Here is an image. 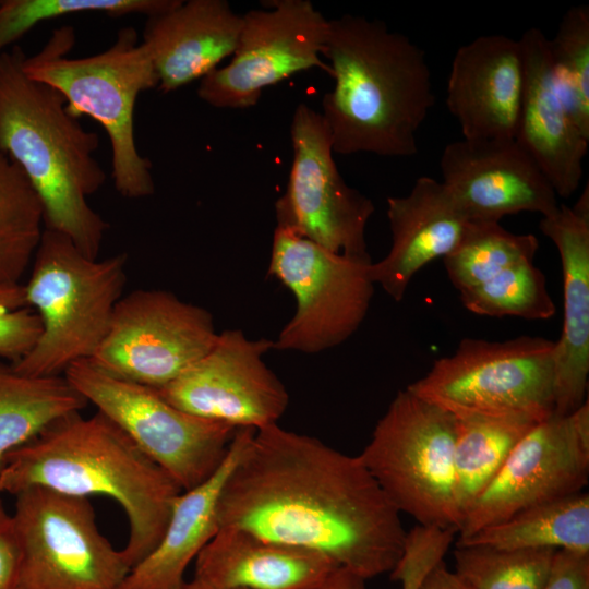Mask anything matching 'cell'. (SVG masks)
<instances>
[{
    "label": "cell",
    "instance_id": "1",
    "mask_svg": "<svg viewBox=\"0 0 589 589\" xmlns=\"http://www.w3.org/2000/svg\"><path fill=\"white\" fill-rule=\"evenodd\" d=\"M399 514L358 456L277 423L249 438L217 505L219 528L318 552L366 580L400 556Z\"/></svg>",
    "mask_w": 589,
    "mask_h": 589
},
{
    "label": "cell",
    "instance_id": "2",
    "mask_svg": "<svg viewBox=\"0 0 589 589\" xmlns=\"http://www.w3.org/2000/svg\"><path fill=\"white\" fill-rule=\"evenodd\" d=\"M322 56L335 85L321 112L341 155L409 157L435 104L424 51L383 21L346 14L328 21Z\"/></svg>",
    "mask_w": 589,
    "mask_h": 589
},
{
    "label": "cell",
    "instance_id": "3",
    "mask_svg": "<svg viewBox=\"0 0 589 589\" xmlns=\"http://www.w3.org/2000/svg\"><path fill=\"white\" fill-rule=\"evenodd\" d=\"M44 486L79 497L104 495L123 508L130 534L122 554L132 569L160 541L183 492L115 422L97 411L59 419L12 452L0 493Z\"/></svg>",
    "mask_w": 589,
    "mask_h": 589
},
{
    "label": "cell",
    "instance_id": "4",
    "mask_svg": "<svg viewBox=\"0 0 589 589\" xmlns=\"http://www.w3.org/2000/svg\"><path fill=\"white\" fill-rule=\"evenodd\" d=\"M25 57L17 46L0 55V154L27 178L41 204L45 228L65 235L97 259L109 227L87 201L106 181L94 157L98 134L68 111L59 91L25 74Z\"/></svg>",
    "mask_w": 589,
    "mask_h": 589
},
{
    "label": "cell",
    "instance_id": "5",
    "mask_svg": "<svg viewBox=\"0 0 589 589\" xmlns=\"http://www.w3.org/2000/svg\"><path fill=\"white\" fill-rule=\"evenodd\" d=\"M74 44L73 27L53 29L37 53L24 58L25 74L59 91L72 116L85 115L101 124L110 141L113 184L121 196L154 194L152 163L140 154L134 134L137 97L158 86L146 48L131 26L120 28L113 44L94 56L70 58Z\"/></svg>",
    "mask_w": 589,
    "mask_h": 589
},
{
    "label": "cell",
    "instance_id": "6",
    "mask_svg": "<svg viewBox=\"0 0 589 589\" xmlns=\"http://www.w3.org/2000/svg\"><path fill=\"white\" fill-rule=\"evenodd\" d=\"M128 255L92 259L65 235L45 228L25 288L41 333L15 371L28 376L62 375L89 360L104 341L127 283Z\"/></svg>",
    "mask_w": 589,
    "mask_h": 589
},
{
    "label": "cell",
    "instance_id": "7",
    "mask_svg": "<svg viewBox=\"0 0 589 589\" xmlns=\"http://www.w3.org/2000/svg\"><path fill=\"white\" fill-rule=\"evenodd\" d=\"M454 446V416L405 388L358 457L399 513L458 532Z\"/></svg>",
    "mask_w": 589,
    "mask_h": 589
},
{
    "label": "cell",
    "instance_id": "8",
    "mask_svg": "<svg viewBox=\"0 0 589 589\" xmlns=\"http://www.w3.org/2000/svg\"><path fill=\"white\" fill-rule=\"evenodd\" d=\"M555 341L519 336L504 341L464 338L450 356L406 388L454 417L554 410Z\"/></svg>",
    "mask_w": 589,
    "mask_h": 589
},
{
    "label": "cell",
    "instance_id": "9",
    "mask_svg": "<svg viewBox=\"0 0 589 589\" xmlns=\"http://www.w3.org/2000/svg\"><path fill=\"white\" fill-rule=\"evenodd\" d=\"M64 375L182 491L217 471L239 429L188 413L165 400L157 389L111 376L89 360L71 364Z\"/></svg>",
    "mask_w": 589,
    "mask_h": 589
},
{
    "label": "cell",
    "instance_id": "10",
    "mask_svg": "<svg viewBox=\"0 0 589 589\" xmlns=\"http://www.w3.org/2000/svg\"><path fill=\"white\" fill-rule=\"evenodd\" d=\"M15 496L20 589H122L131 568L99 532L88 498L44 486Z\"/></svg>",
    "mask_w": 589,
    "mask_h": 589
},
{
    "label": "cell",
    "instance_id": "11",
    "mask_svg": "<svg viewBox=\"0 0 589 589\" xmlns=\"http://www.w3.org/2000/svg\"><path fill=\"white\" fill-rule=\"evenodd\" d=\"M371 264L333 253L276 225L267 275L292 292L296 312L273 349L318 353L351 337L374 293Z\"/></svg>",
    "mask_w": 589,
    "mask_h": 589
},
{
    "label": "cell",
    "instance_id": "12",
    "mask_svg": "<svg viewBox=\"0 0 589 589\" xmlns=\"http://www.w3.org/2000/svg\"><path fill=\"white\" fill-rule=\"evenodd\" d=\"M217 335L207 310L166 290L139 289L118 301L89 361L111 376L160 389L205 356Z\"/></svg>",
    "mask_w": 589,
    "mask_h": 589
},
{
    "label": "cell",
    "instance_id": "13",
    "mask_svg": "<svg viewBox=\"0 0 589 589\" xmlns=\"http://www.w3.org/2000/svg\"><path fill=\"white\" fill-rule=\"evenodd\" d=\"M290 135L292 163L286 191L275 205L277 225L333 253L371 260L365 228L374 204L349 187L338 171L321 112L299 104Z\"/></svg>",
    "mask_w": 589,
    "mask_h": 589
},
{
    "label": "cell",
    "instance_id": "14",
    "mask_svg": "<svg viewBox=\"0 0 589 589\" xmlns=\"http://www.w3.org/2000/svg\"><path fill=\"white\" fill-rule=\"evenodd\" d=\"M267 10L242 15V28L231 61L201 80L197 96L223 109L257 104L264 88L317 68L330 75L322 50L328 20L309 0H275Z\"/></svg>",
    "mask_w": 589,
    "mask_h": 589
},
{
    "label": "cell",
    "instance_id": "15",
    "mask_svg": "<svg viewBox=\"0 0 589 589\" xmlns=\"http://www.w3.org/2000/svg\"><path fill=\"white\" fill-rule=\"evenodd\" d=\"M589 477L588 399L568 416L552 413L514 448L464 515L458 539L549 501L582 492Z\"/></svg>",
    "mask_w": 589,
    "mask_h": 589
},
{
    "label": "cell",
    "instance_id": "16",
    "mask_svg": "<svg viewBox=\"0 0 589 589\" xmlns=\"http://www.w3.org/2000/svg\"><path fill=\"white\" fill-rule=\"evenodd\" d=\"M273 345L226 329L205 356L157 390L172 406L204 419L255 430L275 424L289 395L263 360Z\"/></svg>",
    "mask_w": 589,
    "mask_h": 589
},
{
    "label": "cell",
    "instance_id": "17",
    "mask_svg": "<svg viewBox=\"0 0 589 589\" xmlns=\"http://www.w3.org/2000/svg\"><path fill=\"white\" fill-rule=\"evenodd\" d=\"M442 182L470 221L500 223L509 215L554 213L557 195L515 139H461L447 144Z\"/></svg>",
    "mask_w": 589,
    "mask_h": 589
},
{
    "label": "cell",
    "instance_id": "18",
    "mask_svg": "<svg viewBox=\"0 0 589 589\" xmlns=\"http://www.w3.org/2000/svg\"><path fill=\"white\" fill-rule=\"evenodd\" d=\"M525 89L519 39L482 35L460 46L450 64L446 106L462 139H514Z\"/></svg>",
    "mask_w": 589,
    "mask_h": 589
},
{
    "label": "cell",
    "instance_id": "19",
    "mask_svg": "<svg viewBox=\"0 0 589 589\" xmlns=\"http://www.w3.org/2000/svg\"><path fill=\"white\" fill-rule=\"evenodd\" d=\"M525 89L515 140L533 159L557 196L579 188L589 139L576 124L554 77L549 38L536 27L519 38Z\"/></svg>",
    "mask_w": 589,
    "mask_h": 589
},
{
    "label": "cell",
    "instance_id": "20",
    "mask_svg": "<svg viewBox=\"0 0 589 589\" xmlns=\"http://www.w3.org/2000/svg\"><path fill=\"white\" fill-rule=\"evenodd\" d=\"M541 232L556 247L563 273L564 318L554 353V410L568 416L586 399L589 375V190L573 206L541 217Z\"/></svg>",
    "mask_w": 589,
    "mask_h": 589
},
{
    "label": "cell",
    "instance_id": "21",
    "mask_svg": "<svg viewBox=\"0 0 589 589\" xmlns=\"http://www.w3.org/2000/svg\"><path fill=\"white\" fill-rule=\"evenodd\" d=\"M392 245L371 264V278L399 302L413 276L435 259H444L461 241L470 220L442 181L419 177L410 192L387 199Z\"/></svg>",
    "mask_w": 589,
    "mask_h": 589
},
{
    "label": "cell",
    "instance_id": "22",
    "mask_svg": "<svg viewBox=\"0 0 589 589\" xmlns=\"http://www.w3.org/2000/svg\"><path fill=\"white\" fill-rule=\"evenodd\" d=\"M242 15L225 0L181 1L147 17L142 44L163 93L203 79L237 49Z\"/></svg>",
    "mask_w": 589,
    "mask_h": 589
},
{
    "label": "cell",
    "instance_id": "23",
    "mask_svg": "<svg viewBox=\"0 0 589 589\" xmlns=\"http://www.w3.org/2000/svg\"><path fill=\"white\" fill-rule=\"evenodd\" d=\"M337 567L318 552L219 528L196 556L193 578L219 589H306Z\"/></svg>",
    "mask_w": 589,
    "mask_h": 589
},
{
    "label": "cell",
    "instance_id": "24",
    "mask_svg": "<svg viewBox=\"0 0 589 589\" xmlns=\"http://www.w3.org/2000/svg\"><path fill=\"white\" fill-rule=\"evenodd\" d=\"M254 432L252 428H239L217 471L177 496L160 541L130 570L122 589H182L187 567L219 530L220 491Z\"/></svg>",
    "mask_w": 589,
    "mask_h": 589
},
{
    "label": "cell",
    "instance_id": "25",
    "mask_svg": "<svg viewBox=\"0 0 589 589\" xmlns=\"http://www.w3.org/2000/svg\"><path fill=\"white\" fill-rule=\"evenodd\" d=\"M454 418L455 490L464 518L518 443L543 419L519 412L469 413Z\"/></svg>",
    "mask_w": 589,
    "mask_h": 589
},
{
    "label": "cell",
    "instance_id": "26",
    "mask_svg": "<svg viewBox=\"0 0 589 589\" xmlns=\"http://www.w3.org/2000/svg\"><path fill=\"white\" fill-rule=\"evenodd\" d=\"M87 404L64 374L28 376L0 361V471L12 452Z\"/></svg>",
    "mask_w": 589,
    "mask_h": 589
},
{
    "label": "cell",
    "instance_id": "27",
    "mask_svg": "<svg viewBox=\"0 0 589 589\" xmlns=\"http://www.w3.org/2000/svg\"><path fill=\"white\" fill-rule=\"evenodd\" d=\"M456 545L589 553V495L578 492L525 508L504 521L456 540Z\"/></svg>",
    "mask_w": 589,
    "mask_h": 589
},
{
    "label": "cell",
    "instance_id": "28",
    "mask_svg": "<svg viewBox=\"0 0 589 589\" xmlns=\"http://www.w3.org/2000/svg\"><path fill=\"white\" fill-rule=\"evenodd\" d=\"M43 208L21 168L0 154V283H20L43 235Z\"/></svg>",
    "mask_w": 589,
    "mask_h": 589
},
{
    "label": "cell",
    "instance_id": "29",
    "mask_svg": "<svg viewBox=\"0 0 589 589\" xmlns=\"http://www.w3.org/2000/svg\"><path fill=\"white\" fill-rule=\"evenodd\" d=\"M538 249V238L532 233H513L500 223L471 221L459 244L443 262L450 283L460 291L512 265L533 262Z\"/></svg>",
    "mask_w": 589,
    "mask_h": 589
},
{
    "label": "cell",
    "instance_id": "30",
    "mask_svg": "<svg viewBox=\"0 0 589 589\" xmlns=\"http://www.w3.org/2000/svg\"><path fill=\"white\" fill-rule=\"evenodd\" d=\"M459 296L468 311L483 316L540 321L556 312L545 276L533 262L512 265L478 286L460 290Z\"/></svg>",
    "mask_w": 589,
    "mask_h": 589
},
{
    "label": "cell",
    "instance_id": "31",
    "mask_svg": "<svg viewBox=\"0 0 589 589\" xmlns=\"http://www.w3.org/2000/svg\"><path fill=\"white\" fill-rule=\"evenodd\" d=\"M554 549L455 545V573L473 589H542Z\"/></svg>",
    "mask_w": 589,
    "mask_h": 589
},
{
    "label": "cell",
    "instance_id": "32",
    "mask_svg": "<svg viewBox=\"0 0 589 589\" xmlns=\"http://www.w3.org/2000/svg\"><path fill=\"white\" fill-rule=\"evenodd\" d=\"M552 69L580 131L589 139V7L573 5L549 39Z\"/></svg>",
    "mask_w": 589,
    "mask_h": 589
},
{
    "label": "cell",
    "instance_id": "33",
    "mask_svg": "<svg viewBox=\"0 0 589 589\" xmlns=\"http://www.w3.org/2000/svg\"><path fill=\"white\" fill-rule=\"evenodd\" d=\"M181 0H3L0 1V55L35 25L77 13L147 17L176 8Z\"/></svg>",
    "mask_w": 589,
    "mask_h": 589
},
{
    "label": "cell",
    "instance_id": "34",
    "mask_svg": "<svg viewBox=\"0 0 589 589\" xmlns=\"http://www.w3.org/2000/svg\"><path fill=\"white\" fill-rule=\"evenodd\" d=\"M456 530L418 524L406 531L400 556L390 570L401 589H420L428 576L443 563L455 541Z\"/></svg>",
    "mask_w": 589,
    "mask_h": 589
},
{
    "label": "cell",
    "instance_id": "35",
    "mask_svg": "<svg viewBox=\"0 0 589 589\" xmlns=\"http://www.w3.org/2000/svg\"><path fill=\"white\" fill-rule=\"evenodd\" d=\"M40 333V318L27 305L24 285L0 283V358L16 363L32 350Z\"/></svg>",
    "mask_w": 589,
    "mask_h": 589
},
{
    "label": "cell",
    "instance_id": "36",
    "mask_svg": "<svg viewBox=\"0 0 589 589\" xmlns=\"http://www.w3.org/2000/svg\"><path fill=\"white\" fill-rule=\"evenodd\" d=\"M542 589H589V553L556 550Z\"/></svg>",
    "mask_w": 589,
    "mask_h": 589
},
{
    "label": "cell",
    "instance_id": "37",
    "mask_svg": "<svg viewBox=\"0 0 589 589\" xmlns=\"http://www.w3.org/2000/svg\"><path fill=\"white\" fill-rule=\"evenodd\" d=\"M21 555L12 514L0 500V589H20Z\"/></svg>",
    "mask_w": 589,
    "mask_h": 589
},
{
    "label": "cell",
    "instance_id": "38",
    "mask_svg": "<svg viewBox=\"0 0 589 589\" xmlns=\"http://www.w3.org/2000/svg\"><path fill=\"white\" fill-rule=\"evenodd\" d=\"M306 589H370L366 585V579L359 575L342 568L337 567L329 573L325 578Z\"/></svg>",
    "mask_w": 589,
    "mask_h": 589
},
{
    "label": "cell",
    "instance_id": "39",
    "mask_svg": "<svg viewBox=\"0 0 589 589\" xmlns=\"http://www.w3.org/2000/svg\"><path fill=\"white\" fill-rule=\"evenodd\" d=\"M420 589H473L454 570L441 563L424 580Z\"/></svg>",
    "mask_w": 589,
    "mask_h": 589
},
{
    "label": "cell",
    "instance_id": "40",
    "mask_svg": "<svg viewBox=\"0 0 589 589\" xmlns=\"http://www.w3.org/2000/svg\"><path fill=\"white\" fill-rule=\"evenodd\" d=\"M182 589H219V588L209 586L201 580L193 578L190 581H185Z\"/></svg>",
    "mask_w": 589,
    "mask_h": 589
}]
</instances>
